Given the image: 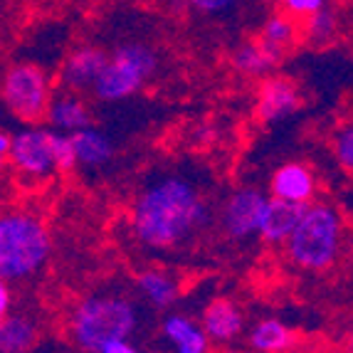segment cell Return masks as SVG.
<instances>
[{
	"mask_svg": "<svg viewBox=\"0 0 353 353\" xmlns=\"http://www.w3.org/2000/svg\"><path fill=\"white\" fill-rule=\"evenodd\" d=\"M336 32H339V12L331 6L321 8L312 18L304 20V37L314 45H326L334 40Z\"/></svg>",
	"mask_w": 353,
	"mask_h": 353,
	"instance_id": "22",
	"label": "cell"
},
{
	"mask_svg": "<svg viewBox=\"0 0 353 353\" xmlns=\"http://www.w3.org/2000/svg\"><path fill=\"white\" fill-rule=\"evenodd\" d=\"M6 163H12L15 173L32 183L48 181L59 168L54 153V129L45 126H23L12 134L10 156Z\"/></svg>",
	"mask_w": 353,
	"mask_h": 353,
	"instance_id": "7",
	"label": "cell"
},
{
	"mask_svg": "<svg viewBox=\"0 0 353 353\" xmlns=\"http://www.w3.org/2000/svg\"><path fill=\"white\" fill-rule=\"evenodd\" d=\"M10 146H12V134L10 131H3V134H0V156H3V163H6L8 156H10Z\"/></svg>",
	"mask_w": 353,
	"mask_h": 353,
	"instance_id": "28",
	"label": "cell"
},
{
	"mask_svg": "<svg viewBox=\"0 0 353 353\" xmlns=\"http://www.w3.org/2000/svg\"><path fill=\"white\" fill-rule=\"evenodd\" d=\"M3 101L8 112L25 126H37L48 119L52 87L48 72L35 62H15L3 77Z\"/></svg>",
	"mask_w": 353,
	"mask_h": 353,
	"instance_id": "6",
	"label": "cell"
},
{
	"mask_svg": "<svg viewBox=\"0 0 353 353\" xmlns=\"http://www.w3.org/2000/svg\"><path fill=\"white\" fill-rule=\"evenodd\" d=\"M301 104L296 84L287 77H267L257 94V117L265 124H274L279 119L294 114Z\"/></svg>",
	"mask_w": 353,
	"mask_h": 353,
	"instance_id": "10",
	"label": "cell"
},
{
	"mask_svg": "<svg viewBox=\"0 0 353 353\" xmlns=\"http://www.w3.org/2000/svg\"><path fill=\"white\" fill-rule=\"evenodd\" d=\"M309 203H294L284 201V198H274L272 195L267 201L265 215H262V225H259V237L270 245H287L296 225L304 218Z\"/></svg>",
	"mask_w": 353,
	"mask_h": 353,
	"instance_id": "11",
	"label": "cell"
},
{
	"mask_svg": "<svg viewBox=\"0 0 353 353\" xmlns=\"http://www.w3.org/2000/svg\"><path fill=\"white\" fill-rule=\"evenodd\" d=\"M72 141H74L77 163L84 165V168L106 165L114 156V141L94 126H87V129L72 134Z\"/></svg>",
	"mask_w": 353,
	"mask_h": 353,
	"instance_id": "18",
	"label": "cell"
},
{
	"mask_svg": "<svg viewBox=\"0 0 353 353\" xmlns=\"http://www.w3.org/2000/svg\"><path fill=\"white\" fill-rule=\"evenodd\" d=\"M50 232L37 215L10 210L0 218V277L23 282L35 277L50 257Z\"/></svg>",
	"mask_w": 353,
	"mask_h": 353,
	"instance_id": "3",
	"label": "cell"
},
{
	"mask_svg": "<svg viewBox=\"0 0 353 353\" xmlns=\"http://www.w3.org/2000/svg\"><path fill=\"white\" fill-rule=\"evenodd\" d=\"M259 40L265 42L267 48L274 50V52L287 54L296 45V40H299V25L287 12L270 15L265 20V25H262V30H259Z\"/></svg>",
	"mask_w": 353,
	"mask_h": 353,
	"instance_id": "20",
	"label": "cell"
},
{
	"mask_svg": "<svg viewBox=\"0 0 353 353\" xmlns=\"http://www.w3.org/2000/svg\"><path fill=\"white\" fill-rule=\"evenodd\" d=\"M210 223V205L188 178L163 176L139 193L131 228L139 242L153 250H171L190 240Z\"/></svg>",
	"mask_w": 353,
	"mask_h": 353,
	"instance_id": "1",
	"label": "cell"
},
{
	"mask_svg": "<svg viewBox=\"0 0 353 353\" xmlns=\"http://www.w3.org/2000/svg\"><path fill=\"white\" fill-rule=\"evenodd\" d=\"M282 57L284 54L267 48L265 42L257 37V40L240 45V48L232 52V67H235L237 72H242L245 77H265L267 72H272L282 62Z\"/></svg>",
	"mask_w": 353,
	"mask_h": 353,
	"instance_id": "19",
	"label": "cell"
},
{
	"mask_svg": "<svg viewBox=\"0 0 353 353\" xmlns=\"http://www.w3.org/2000/svg\"><path fill=\"white\" fill-rule=\"evenodd\" d=\"M136 287H139L143 299L148 301V306L159 309V312L171 309V306L178 301V294H181V284H178V279L173 277L171 272L159 270V267L139 272Z\"/></svg>",
	"mask_w": 353,
	"mask_h": 353,
	"instance_id": "16",
	"label": "cell"
},
{
	"mask_svg": "<svg viewBox=\"0 0 353 353\" xmlns=\"http://www.w3.org/2000/svg\"><path fill=\"white\" fill-rule=\"evenodd\" d=\"M193 10L203 12V15H225L232 8H237L240 0H185Z\"/></svg>",
	"mask_w": 353,
	"mask_h": 353,
	"instance_id": "25",
	"label": "cell"
},
{
	"mask_svg": "<svg viewBox=\"0 0 353 353\" xmlns=\"http://www.w3.org/2000/svg\"><path fill=\"white\" fill-rule=\"evenodd\" d=\"M267 201L270 198L265 193H259L257 188H240L230 195L223 205V215H220V223H223L228 237L248 240L252 235H259Z\"/></svg>",
	"mask_w": 353,
	"mask_h": 353,
	"instance_id": "8",
	"label": "cell"
},
{
	"mask_svg": "<svg viewBox=\"0 0 353 353\" xmlns=\"http://www.w3.org/2000/svg\"><path fill=\"white\" fill-rule=\"evenodd\" d=\"M228 353H248V351H228Z\"/></svg>",
	"mask_w": 353,
	"mask_h": 353,
	"instance_id": "29",
	"label": "cell"
},
{
	"mask_svg": "<svg viewBox=\"0 0 353 353\" xmlns=\"http://www.w3.org/2000/svg\"><path fill=\"white\" fill-rule=\"evenodd\" d=\"M265 3H270V0H265Z\"/></svg>",
	"mask_w": 353,
	"mask_h": 353,
	"instance_id": "31",
	"label": "cell"
},
{
	"mask_svg": "<svg viewBox=\"0 0 353 353\" xmlns=\"http://www.w3.org/2000/svg\"><path fill=\"white\" fill-rule=\"evenodd\" d=\"M203 329L212 343H230L245 329V316L237 309L235 301L230 299H212L203 312Z\"/></svg>",
	"mask_w": 353,
	"mask_h": 353,
	"instance_id": "12",
	"label": "cell"
},
{
	"mask_svg": "<svg viewBox=\"0 0 353 353\" xmlns=\"http://www.w3.org/2000/svg\"><path fill=\"white\" fill-rule=\"evenodd\" d=\"M279 6H282V12L292 15L294 20H306L329 6V0H279Z\"/></svg>",
	"mask_w": 353,
	"mask_h": 353,
	"instance_id": "24",
	"label": "cell"
},
{
	"mask_svg": "<svg viewBox=\"0 0 353 353\" xmlns=\"http://www.w3.org/2000/svg\"><path fill=\"white\" fill-rule=\"evenodd\" d=\"M10 304H12L10 282H0V316H8V314H10Z\"/></svg>",
	"mask_w": 353,
	"mask_h": 353,
	"instance_id": "27",
	"label": "cell"
},
{
	"mask_svg": "<svg viewBox=\"0 0 353 353\" xmlns=\"http://www.w3.org/2000/svg\"><path fill=\"white\" fill-rule=\"evenodd\" d=\"M161 331L165 341L171 343L173 353H208V346H210L203 324L198 326L185 314H165Z\"/></svg>",
	"mask_w": 353,
	"mask_h": 353,
	"instance_id": "15",
	"label": "cell"
},
{
	"mask_svg": "<svg viewBox=\"0 0 353 353\" xmlns=\"http://www.w3.org/2000/svg\"><path fill=\"white\" fill-rule=\"evenodd\" d=\"M343 237V225L339 212L324 203L306 208L304 218L296 225L284 250L296 267L306 272H324L339 257Z\"/></svg>",
	"mask_w": 353,
	"mask_h": 353,
	"instance_id": "4",
	"label": "cell"
},
{
	"mask_svg": "<svg viewBox=\"0 0 353 353\" xmlns=\"http://www.w3.org/2000/svg\"><path fill=\"white\" fill-rule=\"evenodd\" d=\"M37 341V321L30 314L12 312L0 321V351L28 353Z\"/></svg>",
	"mask_w": 353,
	"mask_h": 353,
	"instance_id": "17",
	"label": "cell"
},
{
	"mask_svg": "<svg viewBox=\"0 0 353 353\" xmlns=\"http://www.w3.org/2000/svg\"><path fill=\"white\" fill-rule=\"evenodd\" d=\"M334 156L341 163V168L353 171V121L343 124L334 134Z\"/></svg>",
	"mask_w": 353,
	"mask_h": 353,
	"instance_id": "23",
	"label": "cell"
},
{
	"mask_svg": "<svg viewBox=\"0 0 353 353\" xmlns=\"http://www.w3.org/2000/svg\"><path fill=\"white\" fill-rule=\"evenodd\" d=\"M250 343L259 353H282L294 343V334L277 319H265L252 329Z\"/></svg>",
	"mask_w": 353,
	"mask_h": 353,
	"instance_id": "21",
	"label": "cell"
},
{
	"mask_svg": "<svg viewBox=\"0 0 353 353\" xmlns=\"http://www.w3.org/2000/svg\"><path fill=\"white\" fill-rule=\"evenodd\" d=\"M270 190L274 198L309 203L316 193V178H314L312 168H306L304 163H284L272 176Z\"/></svg>",
	"mask_w": 353,
	"mask_h": 353,
	"instance_id": "14",
	"label": "cell"
},
{
	"mask_svg": "<svg viewBox=\"0 0 353 353\" xmlns=\"http://www.w3.org/2000/svg\"><path fill=\"white\" fill-rule=\"evenodd\" d=\"M139 304L121 294H89L70 319V336L84 353H101L106 343L129 339L139 329Z\"/></svg>",
	"mask_w": 353,
	"mask_h": 353,
	"instance_id": "2",
	"label": "cell"
},
{
	"mask_svg": "<svg viewBox=\"0 0 353 353\" xmlns=\"http://www.w3.org/2000/svg\"><path fill=\"white\" fill-rule=\"evenodd\" d=\"M48 124L50 129L62 131V134H77V131L92 126V114L79 92H70L62 89L59 94L52 97L48 112Z\"/></svg>",
	"mask_w": 353,
	"mask_h": 353,
	"instance_id": "13",
	"label": "cell"
},
{
	"mask_svg": "<svg viewBox=\"0 0 353 353\" xmlns=\"http://www.w3.org/2000/svg\"><path fill=\"white\" fill-rule=\"evenodd\" d=\"M159 67V54L148 45L129 42L112 52L109 65L101 72L92 94L99 101H121L134 97Z\"/></svg>",
	"mask_w": 353,
	"mask_h": 353,
	"instance_id": "5",
	"label": "cell"
},
{
	"mask_svg": "<svg viewBox=\"0 0 353 353\" xmlns=\"http://www.w3.org/2000/svg\"><path fill=\"white\" fill-rule=\"evenodd\" d=\"M109 57L101 48L94 45H82L72 50L59 67V87L70 92H92L99 82L101 72L109 65Z\"/></svg>",
	"mask_w": 353,
	"mask_h": 353,
	"instance_id": "9",
	"label": "cell"
},
{
	"mask_svg": "<svg viewBox=\"0 0 353 353\" xmlns=\"http://www.w3.org/2000/svg\"><path fill=\"white\" fill-rule=\"evenodd\" d=\"M101 353H143V351L139 346H134L129 339H119V341L106 343V346L101 348Z\"/></svg>",
	"mask_w": 353,
	"mask_h": 353,
	"instance_id": "26",
	"label": "cell"
},
{
	"mask_svg": "<svg viewBox=\"0 0 353 353\" xmlns=\"http://www.w3.org/2000/svg\"><path fill=\"white\" fill-rule=\"evenodd\" d=\"M351 346H353V331H351Z\"/></svg>",
	"mask_w": 353,
	"mask_h": 353,
	"instance_id": "30",
	"label": "cell"
}]
</instances>
